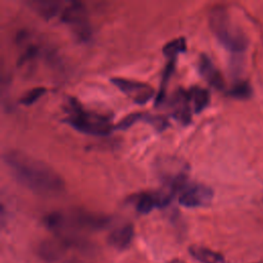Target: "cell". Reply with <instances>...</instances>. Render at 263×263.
Returning a JSON list of instances; mask_svg holds the SVG:
<instances>
[{
  "instance_id": "6da1fadb",
  "label": "cell",
  "mask_w": 263,
  "mask_h": 263,
  "mask_svg": "<svg viewBox=\"0 0 263 263\" xmlns=\"http://www.w3.org/2000/svg\"><path fill=\"white\" fill-rule=\"evenodd\" d=\"M3 159L14 179L34 192L55 194L65 188L63 178L50 165L25 152L10 150Z\"/></svg>"
},
{
  "instance_id": "7a4b0ae2",
  "label": "cell",
  "mask_w": 263,
  "mask_h": 263,
  "mask_svg": "<svg viewBox=\"0 0 263 263\" xmlns=\"http://www.w3.org/2000/svg\"><path fill=\"white\" fill-rule=\"evenodd\" d=\"M209 25L217 39L229 50L241 51L248 45V38L236 26L223 5H215L209 12Z\"/></svg>"
},
{
  "instance_id": "3957f363",
  "label": "cell",
  "mask_w": 263,
  "mask_h": 263,
  "mask_svg": "<svg viewBox=\"0 0 263 263\" xmlns=\"http://www.w3.org/2000/svg\"><path fill=\"white\" fill-rule=\"evenodd\" d=\"M66 111L68 116L65 121L81 133L105 136L114 127L108 116L84 110L74 98L68 99Z\"/></svg>"
},
{
  "instance_id": "277c9868",
  "label": "cell",
  "mask_w": 263,
  "mask_h": 263,
  "mask_svg": "<svg viewBox=\"0 0 263 263\" xmlns=\"http://www.w3.org/2000/svg\"><path fill=\"white\" fill-rule=\"evenodd\" d=\"M61 20L72 29L79 39L86 40L89 38L90 26L87 10L83 3L79 1L69 2L61 13Z\"/></svg>"
},
{
  "instance_id": "5b68a950",
  "label": "cell",
  "mask_w": 263,
  "mask_h": 263,
  "mask_svg": "<svg viewBox=\"0 0 263 263\" xmlns=\"http://www.w3.org/2000/svg\"><path fill=\"white\" fill-rule=\"evenodd\" d=\"M111 82L137 104L148 102L154 93V89L145 82L122 77H112Z\"/></svg>"
},
{
  "instance_id": "8992f818",
  "label": "cell",
  "mask_w": 263,
  "mask_h": 263,
  "mask_svg": "<svg viewBox=\"0 0 263 263\" xmlns=\"http://www.w3.org/2000/svg\"><path fill=\"white\" fill-rule=\"evenodd\" d=\"M213 198L212 189L200 183H191L185 185L179 197V202L186 208H195L206 205Z\"/></svg>"
},
{
  "instance_id": "52a82bcc",
  "label": "cell",
  "mask_w": 263,
  "mask_h": 263,
  "mask_svg": "<svg viewBox=\"0 0 263 263\" xmlns=\"http://www.w3.org/2000/svg\"><path fill=\"white\" fill-rule=\"evenodd\" d=\"M171 109L173 116L180 122L186 124L190 121V98L189 91L185 89H177L171 100Z\"/></svg>"
},
{
  "instance_id": "ba28073f",
  "label": "cell",
  "mask_w": 263,
  "mask_h": 263,
  "mask_svg": "<svg viewBox=\"0 0 263 263\" xmlns=\"http://www.w3.org/2000/svg\"><path fill=\"white\" fill-rule=\"evenodd\" d=\"M134 226L133 224H124L115 228L108 236V243L116 250L122 251L127 249L134 238Z\"/></svg>"
},
{
  "instance_id": "9c48e42d",
  "label": "cell",
  "mask_w": 263,
  "mask_h": 263,
  "mask_svg": "<svg viewBox=\"0 0 263 263\" xmlns=\"http://www.w3.org/2000/svg\"><path fill=\"white\" fill-rule=\"evenodd\" d=\"M198 69L200 74L203 76V78L214 87L216 88H223L224 86V80L220 73V71L215 67L211 59L205 55L201 54L198 62Z\"/></svg>"
},
{
  "instance_id": "30bf717a",
  "label": "cell",
  "mask_w": 263,
  "mask_h": 263,
  "mask_svg": "<svg viewBox=\"0 0 263 263\" xmlns=\"http://www.w3.org/2000/svg\"><path fill=\"white\" fill-rule=\"evenodd\" d=\"M27 4L40 16L51 18L60 10L62 2L58 0H29Z\"/></svg>"
},
{
  "instance_id": "8fae6325",
  "label": "cell",
  "mask_w": 263,
  "mask_h": 263,
  "mask_svg": "<svg viewBox=\"0 0 263 263\" xmlns=\"http://www.w3.org/2000/svg\"><path fill=\"white\" fill-rule=\"evenodd\" d=\"M189 253L193 258L201 263H227L225 258L208 248L200 246H191L189 247Z\"/></svg>"
},
{
  "instance_id": "7c38bea8",
  "label": "cell",
  "mask_w": 263,
  "mask_h": 263,
  "mask_svg": "<svg viewBox=\"0 0 263 263\" xmlns=\"http://www.w3.org/2000/svg\"><path fill=\"white\" fill-rule=\"evenodd\" d=\"M188 91L190 102H192L193 104V109L195 113L200 112L208 106L210 102V93L205 88L200 86H193Z\"/></svg>"
},
{
  "instance_id": "4fadbf2b",
  "label": "cell",
  "mask_w": 263,
  "mask_h": 263,
  "mask_svg": "<svg viewBox=\"0 0 263 263\" xmlns=\"http://www.w3.org/2000/svg\"><path fill=\"white\" fill-rule=\"evenodd\" d=\"M66 241H46L40 246L39 253L42 258L46 260H55L62 255L65 249Z\"/></svg>"
},
{
  "instance_id": "5bb4252c",
  "label": "cell",
  "mask_w": 263,
  "mask_h": 263,
  "mask_svg": "<svg viewBox=\"0 0 263 263\" xmlns=\"http://www.w3.org/2000/svg\"><path fill=\"white\" fill-rule=\"evenodd\" d=\"M186 49V40L184 37H178L167 42L163 47L162 51L166 57L175 58L178 53Z\"/></svg>"
},
{
  "instance_id": "9a60e30c",
  "label": "cell",
  "mask_w": 263,
  "mask_h": 263,
  "mask_svg": "<svg viewBox=\"0 0 263 263\" xmlns=\"http://www.w3.org/2000/svg\"><path fill=\"white\" fill-rule=\"evenodd\" d=\"M45 92V88L44 87H34L31 88L30 90H28L26 93H24L21 99L20 102L24 105H31L34 102H36L43 93Z\"/></svg>"
},
{
  "instance_id": "2e32d148",
  "label": "cell",
  "mask_w": 263,
  "mask_h": 263,
  "mask_svg": "<svg viewBox=\"0 0 263 263\" xmlns=\"http://www.w3.org/2000/svg\"><path fill=\"white\" fill-rule=\"evenodd\" d=\"M229 93L234 98L246 99L249 98L251 95V86L249 85L248 82L241 81L233 85L232 88L229 90Z\"/></svg>"
},
{
  "instance_id": "e0dca14e",
  "label": "cell",
  "mask_w": 263,
  "mask_h": 263,
  "mask_svg": "<svg viewBox=\"0 0 263 263\" xmlns=\"http://www.w3.org/2000/svg\"><path fill=\"white\" fill-rule=\"evenodd\" d=\"M144 113L141 112H135V113H130L128 115H126L124 118H122L115 126L114 128L116 129H126L129 126H132L134 123H136L138 120H140L141 118H144Z\"/></svg>"
},
{
  "instance_id": "ac0fdd59",
  "label": "cell",
  "mask_w": 263,
  "mask_h": 263,
  "mask_svg": "<svg viewBox=\"0 0 263 263\" xmlns=\"http://www.w3.org/2000/svg\"><path fill=\"white\" fill-rule=\"evenodd\" d=\"M146 121L153 125L157 130H162L168 125V121L165 117L161 115H149L146 114Z\"/></svg>"
},
{
  "instance_id": "d6986e66",
  "label": "cell",
  "mask_w": 263,
  "mask_h": 263,
  "mask_svg": "<svg viewBox=\"0 0 263 263\" xmlns=\"http://www.w3.org/2000/svg\"><path fill=\"white\" fill-rule=\"evenodd\" d=\"M168 263H185V262L182 261V260H179V259H173Z\"/></svg>"
}]
</instances>
